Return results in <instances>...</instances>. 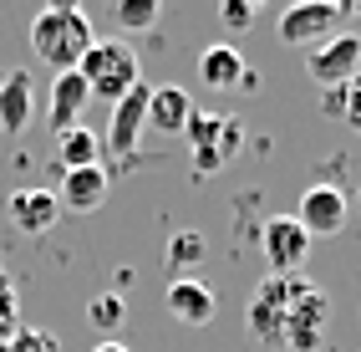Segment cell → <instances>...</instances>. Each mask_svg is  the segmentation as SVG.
<instances>
[{"label":"cell","mask_w":361,"mask_h":352,"mask_svg":"<svg viewBox=\"0 0 361 352\" xmlns=\"http://www.w3.org/2000/svg\"><path fill=\"white\" fill-rule=\"evenodd\" d=\"M20 332V296L11 286V276L0 271V342H11Z\"/></svg>","instance_id":"obj_22"},{"label":"cell","mask_w":361,"mask_h":352,"mask_svg":"<svg viewBox=\"0 0 361 352\" xmlns=\"http://www.w3.org/2000/svg\"><path fill=\"white\" fill-rule=\"evenodd\" d=\"M107 169L102 163H92V169H71L61 174V194H56V209L61 215H97L107 204Z\"/></svg>","instance_id":"obj_12"},{"label":"cell","mask_w":361,"mask_h":352,"mask_svg":"<svg viewBox=\"0 0 361 352\" xmlns=\"http://www.w3.org/2000/svg\"><path fill=\"white\" fill-rule=\"evenodd\" d=\"M346 20V6H331V0H300V6L280 11V46H295V52H316L321 41H331Z\"/></svg>","instance_id":"obj_6"},{"label":"cell","mask_w":361,"mask_h":352,"mask_svg":"<svg viewBox=\"0 0 361 352\" xmlns=\"http://www.w3.org/2000/svg\"><path fill=\"white\" fill-rule=\"evenodd\" d=\"M341 123H346L351 133H361V72L341 87Z\"/></svg>","instance_id":"obj_24"},{"label":"cell","mask_w":361,"mask_h":352,"mask_svg":"<svg viewBox=\"0 0 361 352\" xmlns=\"http://www.w3.org/2000/svg\"><path fill=\"white\" fill-rule=\"evenodd\" d=\"M6 220L16 235H51V225L61 220V209H56V194L51 189H11L6 194Z\"/></svg>","instance_id":"obj_11"},{"label":"cell","mask_w":361,"mask_h":352,"mask_svg":"<svg viewBox=\"0 0 361 352\" xmlns=\"http://www.w3.org/2000/svg\"><path fill=\"white\" fill-rule=\"evenodd\" d=\"M6 352H61V342L46 332V327H20V332L6 342Z\"/></svg>","instance_id":"obj_23"},{"label":"cell","mask_w":361,"mask_h":352,"mask_svg":"<svg viewBox=\"0 0 361 352\" xmlns=\"http://www.w3.org/2000/svg\"><path fill=\"white\" fill-rule=\"evenodd\" d=\"M188 112H194V98H188L183 87H148V128L183 133Z\"/></svg>","instance_id":"obj_17"},{"label":"cell","mask_w":361,"mask_h":352,"mask_svg":"<svg viewBox=\"0 0 361 352\" xmlns=\"http://www.w3.org/2000/svg\"><path fill=\"white\" fill-rule=\"evenodd\" d=\"M245 57H239V46H229V41H214L209 52L199 57V82L209 87V92H234L239 82H245Z\"/></svg>","instance_id":"obj_16"},{"label":"cell","mask_w":361,"mask_h":352,"mask_svg":"<svg viewBox=\"0 0 361 352\" xmlns=\"http://www.w3.org/2000/svg\"><path fill=\"white\" fill-rule=\"evenodd\" d=\"M97 153H102V143H97V133H92V128H71V133L56 138V169H61V174L92 169V163H97Z\"/></svg>","instance_id":"obj_18"},{"label":"cell","mask_w":361,"mask_h":352,"mask_svg":"<svg viewBox=\"0 0 361 352\" xmlns=\"http://www.w3.org/2000/svg\"><path fill=\"white\" fill-rule=\"evenodd\" d=\"M204 250H209V240L199 230H178L173 240H168V250H163V266H168V276L173 281H183L188 271H194L199 261H204Z\"/></svg>","instance_id":"obj_19"},{"label":"cell","mask_w":361,"mask_h":352,"mask_svg":"<svg viewBox=\"0 0 361 352\" xmlns=\"http://www.w3.org/2000/svg\"><path fill=\"white\" fill-rule=\"evenodd\" d=\"M142 128H148V82H137L128 98L112 102V123H107V148L112 158H133L142 143Z\"/></svg>","instance_id":"obj_10"},{"label":"cell","mask_w":361,"mask_h":352,"mask_svg":"<svg viewBox=\"0 0 361 352\" xmlns=\"http://www.w3.org/2000/svg\"><path fill=\"white\" fill-rule=\"evenodd\" d=\"M219 20H224L229 31H250V26H255V6H250V0H224V6H219Z\"/></svg>","instance_id":"obj_25"},{"label":"cell","mask_w":361,"mask_h":352,"mask_svg":"<svg viewBox=\"0 0 361 352\" xmlns=\"http://www.w3.org/2000/svg\"><path fill=\"white\" fill-rule=\"evenodd\" d=\"M305 72L321 92L331 87H346L361 72V36L356 31H336L331 41H321L316 52H305Z\"/></svg>","instance_id":"obj_7"},{"label":"cell","mask_w":361,"mask_h":352,"mask_svg":"<svg viewBox=\"0 0 361 352\" xmlns=\"http://www.w3.org/2000/svg\"><path fill=\"white\" fill-rule=\"evenodd\" d=\"M92 102V92L82 82V72H56L51 82V107H46V117H51V133H71V128H82V112Z\"/></svg>","instance_id":"obj_15"},{"label":"cell","mask_w":361,"mask_h":352,"mask_svg":"<svg viewBox=\"0 0 361 352\" xmlns=\"http://www.w3.org/2000/svg\"><path fill=\"white\" fill-rule=\"evenodd\" d=\"M326 327H331V301L316 281L300 276V286L290 296V312H285V327H280V352H321Z\"/></svg>","instance_id":"obj_3"},{"label":"cell","mask_w":361,"mask_h":352,"mask_svg":"<svg viewBox=\"0 0 361 352\" xmlns=\"http://www.w3.org/2000/svg\"><path fill=\"white\" fill-rule=\"evenodd\" d=\"M346 194L336 189V184H310V189L300 194L295 204V225L310 235V240H331V235H341L346 225Z\"/></svg>","instance_id":"obj_9"},{"label":"cell","mask_w":361,"mask_h":352,"mask_svg":"<svg viewBox=\"0 0 361 352\" xmlns=\"http://www.w3.org/2000/svg\"><path fill=\"white\" fill-rule=\"evenodd\" d=\"M163 301H168V317L183 322V327H209L214 312H219V301H214V286H209V281H199V276L173 281Z\"/></svg>","instance_id":"obj_14"},{"label":"cell","mask_w":361,"mask_h":352,"mask_svg":"<svg viewBox=\"0 0 361 352\" xmlns=\"http://www.w3.org/2000/svg\"><path fill=\"white\" fill-rule=\"evenodd\" d=\"M31 107H36V82L26 66H6L0 72V133H26L31 128Z\"/></svg>","instance_id":"obj_13"},{"label":"cell","mask_w":361,"mask_h":352,"mask_svg":"<svg viewBox=\"0 0 361 352\" xmlns=\"http://www.w3.org/2000/svg\"><path fill=\"white\" fill-rule=\"evenodd\" d=\"M0 352H6V342H0Z\"/></svg>","instance_id":"obj_27"},{"label":"cell","mask_w":361,"mask_h":352,"mask_svg":"<svg viewBox=\"0 0 361 352\" xmlns=\"http://www.w3.org/2000/svg\"><path fill=\"white\" fill-rule=\"evenodd\" d=\"M92 352H128L123 342H117V337H107V342H97V347H92Z\"/></svg>","instance_id":"obj_26"},{"label":"cell","mask_w":361,"mask_h":352,"mask_svg":"<svg viewBox=\"0 0 361 352\" xmlns=\"http://www.w3.org/2000/svg\"><path fill=\"white\" fill-rule=\"evenodd\" d=\"M259 250L270 261V276H300L305 255H310V235L295 225V215H275L259 230Z\"/></svg>","instance_id":"obj_8"},{"label":"cell","mask_w":361,"mask_h":352,"mask_svg":"<svg viewBox=\"0 0 361 352\" xmlns=\"http://www.w3.org/2000/svg\"><path fill=\"white\" fill-rule=\"evenodd\" d=\"M87 322H92V327H102V332H112V327H123V322H128V301L117 296V291H102V296H92V307H87Z\"/></svg>","instance_id":"obj_21"},{"label":"cell","mask_w":361,"mask_h":352,"mask_svg":"<svg viewBox=\"0 0 361 352\" xmlns=\"http://www.w3.org/2000/svg\"><path fill=\"white\" fill-rule=\"evenodd\" d=\"M183 138L194 143V163H199V174H219L224 163L234 158V148L245 143V128H239V117H219V112H188Z\"/></svg>","instance_id":"obj_5"},{"label":"cell","mask_w":361,"mask_h":352,"mask_svg":"<svg viewBox=\"0 0 361 352\" xmlns=\"http://www.w3.org/2000/svg\"><path fill=\"white\" fill-rule=\"evenodd\" d=\"M300 286V276H264L250 307H245V327L250 337L264 347V352H280V327H285V312H290V296Z\"/></svg>","instance_id":"obj_4"},{"label":"cell","mask_w":361,"mask_h":352,"mask_svg":"<svg viewBox=\"0 0 361 352\" xmlns=\"http://www.w3.org/2000/svg\"><path fill=\"white\" fill-rule=\"evenodd\" d=\"M77 72H82L92 98H107V102L128 98V92L142 82L137 77V52L128 41H92V52L77 61Z\"/></svg>","instance_id":"obj_2"},{"label":"cell","mask_w":361,"mask_h":352,"mask_svg":"<svg viewBox=\"0 0 361 352\" xmlns=\"http://www.w3.org/2000/svg\"><path fill=\"white\" fill-rule=\"evenodd\" d=\"M158 16H163L158 0H112V20L123 31H153Z\"/></svg>","instance_id":"obj_20"},{"label":"cell","mask_w":361,"mask_h":352,"mask_svg":"<svg viewBox=\"0 0 361 352\" xmlns=\"http://www.w3.org/2000/svg\"><path fill=\"white\" fill-rule=\"evenodd\" d=\"M92 16L71 0H56V6H41L31 16V52L36 61H46L51 72H77V61L92 52Z\"/></svg>","instance_id":"obj_1"}]
</instances>
